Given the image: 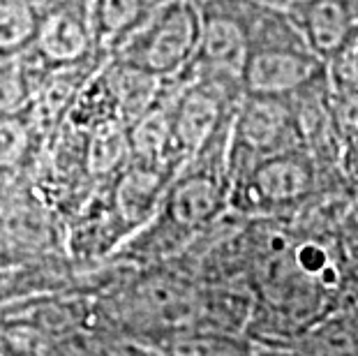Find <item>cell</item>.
Listing matches in <instances>:
<instances>
[{
	"instance_id": "cell-16",
	"label": "cell",
	"mask_w": 358,
	"mask_h": 356,
	"mask_svg": "<svg viewBox=\"0 0 358 356\" xmlns=\"http://www.w3.org/2000/svg\"><path fill=\"white\" fill-rule=\"evenodd\" d=\"M104 74L109 79L113 95L118 100L120 118L123 123L129 125L139 113L155 100V95L159 93L164 79H157L153 74L141 72L136 67L123 63V60L109 56L104 60Z\"/></svg>"
},
{
	"instance_id": "cell-11",
	"label": "cell",
	"mask_w": 358,
	"mask_h": 356,
	"mask_svg": "<svg viewBox=\"0 0 358 356\" xmlns=\"http://www.w3.org/2000/svg\"><path fill=\"white\" fill-rule=\"evenodd\" d=\"M282 7L324 63L358 40V0H287Z\"/></svg>"
},
{
	"instance_id": "cell-7",
	"label": "cell",
	"mask_w": 358,
	"mask_h": 356,
	"mask_svg": "<svg viewBox=\"0 0 358 356\" xmlns=\"http://www.w3.org/2000/svg\"><path fill=\"white\" fill-rule=\"evenodd\" d=\"M324 72V60L312 54L301 35H294L250 47L241 70V86L245 95L292 97Z\"/></svg>"
},
{
	"instance_id": "cell-17",
	"label": "cell",
	"mask_w": 358,
	"mask_h": 356,
	"mask_svg": "<svg viewBox=\"0 0 358 356\" xmlns=\"http://www.w3.org/2000/svg\"><path fill=\"white\" fill-rule=\"evenodd\" d=\"M127 125L120 120L97 125L86 132V166L95 180H109L129 162Z\"/></svg>"
},
{
	"instance_id": "cell-13",
	"label": "cell",
	"mask_w": 358,
	"mask_h": 356,
	"mask_svg": "<svg viewBox=\"0 0 358 356\" xmlns=\"http://www.w3.org/2000/svg\"><path fill=\"white\" fill-rule=\"evenodd\" d=\"M176 171L178 169H171V166L129 160L116 176L109 178L111 204L132 234L153 218Z\"/></svg>"
},
{
	"instance_id": "cell-15",
	"label": "cell",
	"mask_w": 358,
	"mask_h": 356,
	"mask_svg": "<svg viewBox=\"0 0 358 356\" xmlns=\"http://www.w3.org/2000/svg\"><path fill=\"white\" fill-rule=\"evenodd\" d=\"M166 0H90V19L97 47L113 51Z\"/></svg>"
},
{
	"instance_id": "cell-24",
	"label": "cell",
	"mask_w": 358,
	"mask_h": 356,
	"mask_svg": "<svg viewBox=\"0 0 358 356\" xmlns=\"http://www.w3.org/2000/svg\"><path fill=\"white\" fill-rule=\"evenodd\" d=\"M266 3H273V5H285L287 0H266Z\"/></svg>"
},
{
	"instance_id": "cell-3",
	"label": "cell",
	"mask_w": 358,
	"mask_h": 356,
	"mask_svg": "<svg viewBox=\"0 0 358 356\" xmlns=\"http://www.w3.org/2000/svg\"><path fill=\"white\" fill-rule=\"evenodd\" d=\"M196 44L199 12L194 0H166L109 56L157 79H173L194 58Z\"/></svg>"
},
{
	"instance_id": "cell-20",
	"label": "cell",
	"mask_w": 358,
	"mask_h": 356,
	"mask_svg": "<svg viewBox=\"0 0 358 356\" xmlns=\"http://www.w3.org/2000/svg\"><path fill=\"white\" fill-rule=\"evenodd\" d=\"M30 79L21 56H0V113L19 111L30 102Z\"/></svg>"
},
{
	"instance_id": "cell-21",
	"label": "cell",
	"mask_w": 358,
	"mask_h": 356,
	"mask_svg": "<svg viewBox=\"0 0 358 356\" xmlns=\"http://www.w3.org/2000/svg\"><path fill=\"white\" fill-rule=\"evenodd\" d=\"M33 164H0V213L37 201Z\"/></svg>"
},
{
	"instance_id": "cell-6",
	"label": "cell",
	"mask_w": 358,
	"mask_h": 356,
	"mask_svg": "<svg viewBox=\"0 0 358 356\" xmlns=\"http://www.w3.org/2000/svg\"><path fill=\"white\" fill-rule=\"evenodd\" d=\"M294 148H301V139L287 97L243 93L231 120L227 169H241L262 157Z\"/></svg>"
},
{
	"instance_id": "cell-12",
	"label": "cell",
	"mask_w": 358,
	"mask_h": 356,
	"mask_svg": "<svg viewBox=\"0 0 358 356\" xmlns=\"http://www.w3.org/2000/svg\"><path fill=\"white\" fill-rule=\"evenodd\" d=\"M106 58H109V51H95L93 56L77 60V63L51 67L40 79L33 95H30L28 111L44 139L65 123L67 113L74 107L83 86L104 65Z\"/></svg>"
},
{
	"instance_id": "cell-23",
	"label": "cell",
	"mask_w": 358,
	"mask_h": 356,
	"mask_svg": "<svg viewBox=\"0 0 358 356\" xmlns=\"http://www.w3.org/2000/svg\"><path fill=\"white\" fill-rule=\"evenodd\" d=\"M0 354H7V343H5V336H3V327H0Z\"/></svg>"
},
{
	"instance_id": "cell-14",
	"label": "cell",
	"mask_w": 358,
	"mask_h": 356,
	"mask_svg": "<svg viewBox=\"0 0 358 356\" xmlns=\"http://www.w3.org/2000/svg\"><path fill=\"white\" fill-rule=\"evenodd\" d=\"M77 269L67 255H49L0 269V306L51 292H74Z\"/></svg>"
},
{
	"instance_id": "cell-8",
	"label": "cell",
	"mask_w": 358,
	"mask_h": 356,
	"mask_svg": "<svg viewBox=\"0 0 358 356\" xmlns=\"http://www.w3.org/2000/svg\"><path fill=\"white\" fill-rule=\"evenodd\" d=\"M28 51L49 70L102 51L93 33L90 0H37V33Z\"/></svg>"
},
{
	"instance_id": "cell-4",
	"label": "cell",
	"mask_w": 358,
	"mask_h": 356,
	"mask_svg": "<svg viewBox=\"0 0 358 356\" xmlns=\"http://www.w3.org/2000/svg\"><path fill=\"white\" fill-rule=\"evenodd\" d=\"M171 86L173 139L187 160L231 123L243 86L241 79L213 72H182L171 79Z\"/></svg>"
},
{
	"instance_id": "cell-2",
	"label": "cell",
	"mask_w": 358,
	"mask_h": 356,
	"mask_svg": "<svg viewBox=\"0 0 358 356\" xmlns=\"http://www.w3.org/2000/svg\"><path fill=\"white\" fill-rule=\"evenodd\" d=\"M340 187H347L340 171H326L310 153L294 148L229 171V211L245 218H292L315 197Z\"/></svg>"
},
{
	"instance_id": "cell-19",
	"label": "cell",
	"mask_w": 358,
	"mask_h": 356,
	"mask_svg": "<svg viewBox=\"0 0 358 356\" xmlns=\"http://www.w3.org/2000/svg\"><path fill=\"white\" fill-rule=\"evenodd\" d=\"M37 33V0H0V56H21Z\"/></svg>"
},
{
	"instance_id": "cell-1",
	"label": "cell",
	"mask_w": 358,
	"mask_h": 356,
	"mask_svg": "<svg viewBox=\"0 0 358 356\" xmlns=\"http://www.w3.org/2000/svg\"><path fill=\"white\" fill-rule=\"evenodd\" d=\"M229 132L231 123L180 164L153 218L120 245L118 257L136 266L162 264L229 211Z\"/></svg>"
},
{
	"instance_id": "cell-22",
	"label": "cell",
	"mask_w": 358,
	"mask_h": 356,
	"mask_svg": "<svg viewBox=\"0 0 358 356\" xmlns=\"http://www.w3.org/2000/svg\"><path fill=\"white\" fill-rule=\"evenodd\" d=\"M340 173L345 178L349 192L358 194V137L345 143V150H342L340 157Z\"/></svg>"
},
{
	"instance_id": "cell-10",
	"label": "cell",
	"mask_w": 358,
	"mask_h": 356,
	"mask_svg": "<svg viewBox=\"0 0 358 356\" xmlns=\"http://www.w3.org/2000/svg\"><path fill=\"white\" fill-rule=\"evenodd\" d=\"M292 104L296 130H299L301 148L312 155L322 169L340 171V157L345 150L338 118H335L331 88L326 72L319 79L308 83L299 93L287 97Z\"/></svg>"
},
{
	"instance_id": "cell-9",
	"label": "cell",
	"mask_w": 358,
	"mask_h": 356,
	"mask_svg": "<svg viewBox=\"0 0 358 356\" xmlns=\"http://www.w3.org/2000/svg\"><path fill=\"white\" fill-rule=\"evenodd\" d=\"M129 236L132 232L111 204L109 180H100L90 199L65 220V255L83 271L116 255Z\"/></svg>"
},
{
	"instance_id": "cell-5",
	"label": "cell",
	"mask_w": 358,
	"mask_h": 356,
	"mask_svg": "<svg viewBox=\"0 0 358 356\" xmlns=\"http://www.w3.org/2000/svg\"><path fill=\"white\" fill-rule=\"evenodd\" d=\"M255 3L257 0H194L199 12V44L182 72H213L241 79L250 51Z\"/></svg>"
},
{
	"instance_id": "cell-18",
	"label": "cell",
	"mask_w": 358,
	"mask_h": 356,
	"mask_svg": "<svg viewBox=\"0 0 358 356\" xmlns=\"http://www.w3.org/2000/svg\"><path fill=\"white\" fill-rule=\"evenodd\" d=\"M44 137L30 118L28 104L0 113V164H33Z\"/></svg>"
}]
</instances>
